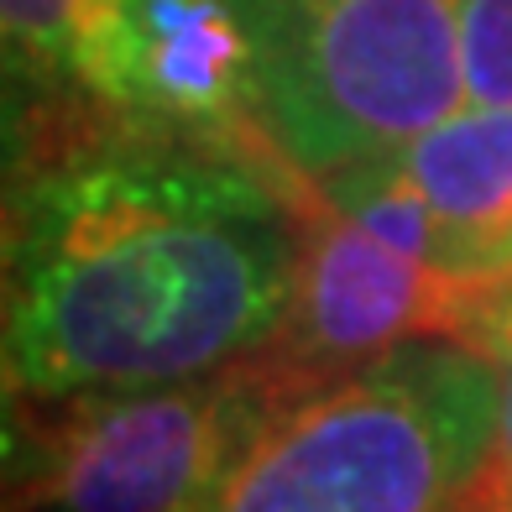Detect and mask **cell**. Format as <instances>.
<instances>
[{
    "instance_id": "cell-1",
    "label": "cell",
    "mask_w": 512,
    "mask_h": 512,
    "mask_svg": "<svg viewBox=\"0 0 512 512\" xmlns=\"http://www.w3.org/2000/svg\"><path fill=\"white\" fill-rule=\"evenodd\" d=\"M298 288L272 136L89 100L6 105V398L131 392L241 366Z\"/></svg>"
},
{
    "instance_id": "cell-2",
    "label": "cell",
    "mask_w": 512,
    "mask_h": 512,
    "mask_svg": "<svg viewBox=\"0 0 512 512\" xmlns=\"http://www.w3.org/2000/svg\"><path fill=\"white\" fill-rule=\"evenodd\" d=\"M502 377L476 340H403L277 398L199 512H471Z\"/></svg>"
},
{
    "instance_id": "cell-3",
    "label": "cell",
    "mask_w": 512,
    "mask_h": 512,
    "mask_svg": "<svg viewBox=\"0 0 512 512\" xmlns=\"http://www.w3.org/2000/svg\"><path fill=\"white\" fill-rule=\"evenodd\" d=\"M256 121L314 178L382 157L465 105L460 0H236Z\"/></svg>"
},
{
    "instance_id": "cell-4",
    "label": "cell",
    "mask_w": 512,
    "mask_h": 512,
    "mask_svg": "<svg viewBox=\"0 0 512 512\" xmlns=\"http://www.w3.org/2000/svg\"><path fill=\"white\" fill-rule=\"evenodd\" d=\"M277 398L256 356L131 392L6 398V512H199Z\"/></svg>"
},
{
    "instance_id": "cell-5",
    "label": "cell",
    "mask_w": 512,
    "mask_h": 512,
    "mask_svg": "<svg viewBox=\"0 0 512 512\" xmlns=\"http://www.w3.org/2000/svg\"><path fill=\"white\" fill-rule=\"evenodd\" d=\"M288 204L298 220V288L293 309L262 361L277 387L298 392L324 377L356 371L403 340H476L502 298L507 277L439 272L418 256L371 236L361 220L319 189V178L288 162Z\"/></svg>"
},
{
    "instance_id": "cell-6",
    "label": "cell",
    "mask_w": 512,
    "mask_h": 512,
    "mask_svg": "<svg viewBox=\"0 0 512 512\" xmlns=\"http://www.w3.org/2000/svg\"><path fill=\"white\" fill-rule=\"evenodd\" d=\"M58 100L220 136L262 131L236 0H89Z\"/></svg>"
},
{
    "instance_id": "cell-7",
    "label": "cell",
    "mask_w": 512,
    "mask_h": 512,
    "mask_svg": "<svg viewBox=\"0 0 512 512\" xmlns=\"http://www.w3.org/2000/svg\"><path fill=\"white\" fill-rule=\"evenodd\" d=\"M382 162L512 272V105L465 100Z\"/></svg>"
},
{
    "instance_id": "cell-8",
    "label": "cell",
    "mask_w": 512,
    "mask_h": 512,
    "mask_svg": "<svg viewBox=\"0 0 512 512\" xmlns=\"http://www.w3.org/2000/svg\"><path fill=\"white\" fill-rule=\"evenodd\" d=\"M319 189L330 194L351 220H361L371 236H382L387 246H398V251L418 256V262H429L439 272L476 277V283L512 277L476 236H465L460 225H450L398 168H387L382 157H366V162L340 168V173H324Z\"/></svg>"
},
{
    "instance_id": "cell-9",
    "label": "cell",
    "mask_w": 512,
    "mask_h": 512,
    "mask_svg": "<svg viewBox=\"0 0 512 512\" xmlns=\"http://www.w3.org/2000/svg\"><path fill=\"white\" fill-rule=\"evenodd\" d=\"M89 0H0V32H6V105L58 100L74 32Z\"/></svg>"
},
{
    "instance_id": "cell-10",
    "label": "cell",
    "mask_w": 512,
    "mask_h": 512,
    "mask_svg": "<svg viewBox=\"0 0 512 512\" xmlns=\"http://www.w3.org/2000/svg\"><path fill=\"white\" fill-rule=\"evenodd\" d=\"M465 100L512 105V0H460Z\"/></svg>"
},
{
    "instance_id": "cell-11",
    "label": "cell",
    "mask_w": 512,
    "mask_h": 512,
    "mask_svg": "<svg viewBox=\"0 0 512 512\" xmlns=\"http://www.w3.org/2000/svg\"><path fill=\"white\" fill-rule=\"evenodd\" d=\"M481 345L497 361L502 408H497V439H492V455H486V465H481L471 512H512V277H507L502 298L492 304V314H486V324H481Z\"/></svg>"
}]
</instances>
